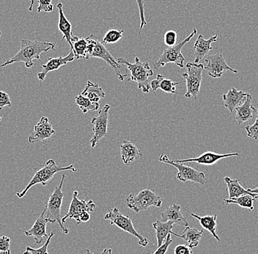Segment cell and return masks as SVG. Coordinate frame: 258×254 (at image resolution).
I'll return each instance as SVG.
<instances>
[{"mask_svg": "<svg viewBox=\"0 0 258 254\" xmlns=\"http://www.w3.org/2000/svg\"><path fill=\"white\" fill-rule=\"evenodd\" d=\"M2 121V118L0 117V121Z\"/></svg>", "mask_w": 258, "mask_h": 254, "instance_id": "50", "label": "cell"}, {"mask_svg": "<svg viewBox=\"0 0 258 254\" xmlns=\"http://www.w3.org/2000/svg\"><path fill=\"white\" fill-rule=\"evenodd\" d=\"M78 191H74L69 212L63 218H62V223H66L68 219L74 218L77 221V224H80L81 215L85 213L94 212L96 205L93 200H80L78 198Z\"/></svg>", "mask_w": 258, "mask_h": 254, "instance_id": "12", "label": "cell"}, {"mask_svg": "<svg viewBox=\"0 0 258 254\" xmlns=\"http://www.w3.org/2000/svg\"><path fill=\"white\" fill-rule=\"evenodd\" d=\"M246 132H247V136L254 140H258V115L257 119L255 120V122L252 125H247L245 127Z\"/></svg>", "mask_w": 258, "mask_h": 254, "instance_id": "38", "label": "cell"}, {"mask_svg": "<svg viewBox=\"0 0 258 254\" xmlns=\"http://www.w3.org/2000/svg\"><path fill=\"white\" fill-rule=\"evenodd\" d=\"M56 8H57L58 12H59L58 29H59V31L62 32V35H63L62 42L64 40H66V41L70 45L71 50H73V48H74V47H73V43L77 41L80 38L73 35L72 24L70 23V22L68 20L66 16H64L63 6H62V3H58Z\"/></svg>", "mask_w": 258, "mask_h": 254, "instance_id": "19", "label": "cell"}, {"mask_svg": "<svg viewBox=\"0 0 258 254\" xmlns=\"http://www.w3.org/2000/svg\"><path fill=\"white\" fill-rule=\"evenodd\" d=\"M110 109V105H105L103 109L99 111L98 117L93 118L91 120V124L93 125V133H94L90 140L92 148H94L100 140L108 137V122H109Z\"/></svg>", "mask_w": 258, "mask_h": 254, "instance_id": "11", "label": "cell"}, {"mask_svg": "<svg viewBox=\"0 0 258 254\" xmlns=\"http://www.w3.org/2000/svg\"><path fill=\"white\" fill-rule=\"evenodd\" d=\"M90 213H84V214H82L80 216V223H82V222H84V223L88 222V221H90Z\"/></svg>", "mask_w": 258, "mask_h": 254, "instance_id": "43", "label": "cell"}, {"mask_svg": "<svg viewBox=\"0 0 258 254\" xmlns=\"http://www.w3.org/2000/svg\"><path fill=\"white\" fill-rule=\"evenodd\" d=\"M69 170L74 171V172H77V169L74 168L73 165L66 166V167H62L61 166H57L55 160L52 159L48 160L45 163L43 168H40L39 171L35 172L33 177H32L30 182H29V184L26 186L25 188L23 190L21 191V192H17L16 195H17L18 198H22L27 193L29 190L32 187L35 186V184H40L43 186L47 185L48 183L51 182L54 175L57 174V173L61 172V171H69Z\"/></svg>", "mask_w": 258, "mask_h": 254, "instance_id": "3", "label": "cell"}, {"mask_svg": "<svg viewBox=\"0 0 258 254\" xmlns=\"http://www.w3.org/2000/svg\"><path fill=\"white\" fill-rule=\"evenodd\" d=\"M180 209H181V207L176 204H173L170 207H167L164 212L161 213V222L172 221L175 224L180 225V226H185V227L188 226V221L182 214Z\"/></svg>", "mask_w": 258, "mask_h": 254, "instance_id": "21", "label": "cell"}, {"mask_svg": "<svg viewBox=\"0 0 258 254\" xmlns=\"http://www.w3.org/2000/svg\"><path fill=\"white\" fill-rule=\"evenodd\" d=\"M120 154L121 160L125 165H129L143 156V153L137 145L128 140H124L121 143Z\"/></svg>", "mask_w": 258, "mask_h": 254, "instance_id": "22", "label": "cell"}, {"mask_svg": "<svg viewBox=\"0 0 258 254\" xmlns=\"http://www.w3.org/2000/svg\"><path fill=\"white\" fill-rule=\"evenodd\" d=\"M88 46L87 48V60L90 58H100L104 61L115 72L119 80L123 81L127 77L125 66L120 64L114 59L104 43L100 42L95 35H90L88 37Z\"/></svg>", "mask_w": 258, "mask_h": 254, "instance_id": "2", "label": "cell"}, {"mask_svg": "<svg viewBox=\"0 0 258 254\" xmlns=\"http://www.w3.org/2000/svg\"><path fill=\"white\" fill-rule=\"evenodd\" d=\"M38 12L42 11L44 12H52L54 6L52 5V0H38Z\"/></svg>", "mask_w": 258, "mask_h": 254, "instance_id": "37", "label": "cell"}, {"mask_svg": "<svg viewBox=\"0 0 258 254\" xmlns=\"http://www.w3.org/2000/svg\"><path fill=\"white\" fill-rule=\"evenodd\" d=\"M191 217L197 218L201 223L202 227L203 229H206L210 234H212L213 237H214L218 242H220V238L216 233V229H217V215H205V216H200L195 214V213H191Z\"/></svg>", "mask_w": 258, "mask_h": 254, "instance_id": "27", "label": "cell"}, {"mask_svg": "<svg viewBox=\"0 0 258 254\" xmlns=\"http://www.w3.org/2000/svg\"><path fill=\"white\" fill-rule=\"evenodd\" d=\"M75 59V55H74V52L72 51V50H71V53L66 57L49 58L46 64L42 65V71L38 73V75H37L38 80L40 82H43L46 79V75H47L48 72L58 70L62 66H66V64L72 62Z\"/></svg>", "mask_w": 258, "mask_h": 254, "instance_id": "16", "label": "cell"}, {"mask_svg": "<svg viewBox=\"0 0 258 254\" xmlns=\"http://www.w3.org/2000/svg\"><path fill=\"white\" fill-rule=\"evenodd\" d=\"M203 233V230L199 231L195 228L186 226L181 234H177L173 231H172V234L184 239L185 241L188 242V246L193 248V247H198L199 245Z\"/></svg>", "mask_w": 258, "mask_h": 254, "instance_id": "26", "label": "cell"}, {"mask_svg": "<svg viewBox=\"0 0 258 254\" xmlns=\"http://www.w3.org/2000/svg\"><path fill=\"white\" fill-rule=\"evenodd\" d=\"M218 35L210 36L209 39H206L203 35H199L198 39L194 45V56H195V63L199 64L205 57L209 56L210 52L213 49L212 44L217 41Z\"/></svg>", "mask_w": 258, "mask_h": 254, "instance_id": "18", "label": "cell"}, {"mask_svg": "<svg viewBox=\"0 0 258 254\" xmlns=\"http://www.w3.org/2000/svg\"><path fill=\"white\" fill-rule=\"evenodd\" d=\"M48 223H54L53 220L46 216V210H43V213L39 218L35 221L31 229L24 231V234L27 237H33L35 244L40 245L42 242L47 240L48 235L46 232V225Z\"/></svg>", "mask_w": 258, "mask_h": 254, "instance_id": "14", "label": "cell"}, {"mask_svg": "<svg viewBox=\"0 0 258 254\" xmlns=\"http://www.w3.org/2000/svg\"><path fill=\"white\" fill-rule=\"evenodd\" d=\"M187 72L183 73L182 77L185 80L186 93L185 98H197L201 90L202 80H203V72L205 69L204 65L196 63H188L185 66Z\"/></svg>", "mask_w": 258, "mask_h": 254, "instance_id": "8", "label": "cell"}, {"mask_svg": "<svg viewBox=\"0 0 258 254\" xmlns=\"http://www.w3.org/2000/svg\"><path fill=\"white\" fill-rule=\"evenodd\" d=\"M248 93L242 90H237L235 87H232L226 94L222 95L224 106L233 113L235 108L241 106L246 99Z\"/></svg>", "mask_w": 258, "mask_h": 254, "instance_id": "20", "label": "cell"}, {"mask_svg": "<svg viewBox=\"0 0 258 254\" xmlns=\"http://www.w3.org/2000/svg\"><path fill=\"white\" fill-rule=\"evenodd\" d=\"M197 33H198V30L196 28H194L192 32L184 40H182L181 42L177 43L175 46L165 48L159 59L153 64V68L156 69H159L161 67L165 66V65L167 64H175L178 67L183 68L185 58L182 54V48L188 41L192 39L193 37Z\"/></svg>", "mask_w": 258, "mask_h": 254, "instance_id": "6", "label": "cell"}, {"mask_svg": "<svg viewBox=\"0 0 258 254\" xmlns=\"http://www.w3.org/2000/svg\"><path fill=\"white\" fill-rule=\"evenodd\" d=\"M138 5L139 11H140V26L139 34H141L143 27L147 24L146 19L145 16V3L144 0H136Z\"/></svg>", "mask_w": 258, "mask_h": 254, "instance_id": "36", "label": "cell"}, {"mask_svg": "<svg viewBox=\"0 0 258 254\" xmlns=\"http://www.w3.org/2000/svg\"><path fill=\"white\" fill-rule=\"evenodd\" d=\"M112 249L111 248H105L104 249V250H103L102 252H101L100 254H112ZM86 253L87 254H95L93 253V252L90 251V250H88V249H87L86 250Z\"/></svg>", "mask_w": 258, "mask_h": 254, "instance_id": "44", "label": "cell"}, {"mask_svg": "<svg viewBox=\"0 0 258 254\" xmlns=\"http://www.w3.org/2000/svg\"><path fill=\"white\" fill-rule=\"evenodd\" d=\"M0 254H11V250H5V251H0Z\"/></svg>", "mask_w": 258, "mask_h": 254, "instance_id": "47", "label": "cell"}, {"mask_svg": "<svg viewBox=\"0 0 258 254\" xmlns=\"http://www.w3.org/2000/svg\"><path fill=\"white\" fill-rule=\"evenodd\" d=\"M31 2V4H30V8H29V11H32V9H33L34 3H35V1L34 0H30Z\"/></svg>", "mask_w": 258, "mask_h": 254, "instance_id": "46", "label": "cell"}, {"mask_svg": "<svg viewBox=\"0 0 258 254\" xmlns=\"http://www.w3.org/2000/svg\"><path fill=\"white\" fill-rule=\"evenodd\" d=\"M10 243H11L10 237L0 234V251L10 250Z\"/></svg>", "mask_w": 258, "mask_h": 254, "instance_id": "42", "label": "cell"}, {"mask_svg": "<svg viewBox=\"0 0 258 254\" xmlns=\"http://www.w3.org/2000/svg\"><path fill=\"white\" fill-rule=\"evenodd\" d=\"M159 161L176 168L178 171L177 179L180 182H185L187 181H190V182L198 183L201 185L206 184V176L204 173L198 171V170L189 166H185L183 163H177L174 160H170L168 156L166 155H161L159 158Z\"/></svg>", "mask_w": 258, "mask_h": 254, "instance_id": "10", "label": "cell"}, {"mask_svg": "<svg viewBox=\"0 0 258 254\" xmlns=\"http://www.w3.org/2000/svg\"><path fill=\"white\" fill-rule=\"evenodd\" d=\"M255 112L256 113H257L258 115V106L257 107V108H255Z\"/></svg>", "mask_w": 258, "mask_h": 254, "instance_id": "48", "label": "cell"}, {"mask_svg": "<svg viewBox=\"0 0 258 254\" xmlns=\"http://www.w3.org/2000/svg\"><path fill=\"white\" fill-rule=\"evenodd\" d=\"M64 179H66V175L62 174L60 182H59V185L56 186L54 192L48 199L47 205L45 207V210H46V216L50 219L53 220L54 222L59 223L62 233L68 234L69 233V230L63 226L62 217H61V208H62V200H63L64 197L62 188Z\"/></svg>", "mask_w": 258, "mask_h": 254, "instance_id": "7", "label": "cell"}, {"mask_svg": "<svg viewBox=\"0 0 258 254\" xmlns=\"http://www.w3.org/2000/svg\"><path fill=\"white\" fill-rule=\"evenodd\" d=\"M2 36V32L1 30H0V38H1Z\"/></svg>", "mask_w": 258, "mask_h": 254, "instance_id": "49", "label": "cell"}, {"mask_svg": "<svg viewBox=\"0 0 258 254\" xmlns=\"http://www.w3.org/2000/svg\"><path fill=\"white\" fill-rule=\"evenodd\" d=\"M181 82H173V81L166 78L161 74H158L156 78L153 80L151 83V89L153 91H156L158 89H161L163 91L168 93H176V86L180 85Z\"/></svg>", "mask_w": 258, "mask_h": 254, "instance_id": "24", "label": "cell"}, {"mask_svg": "<svg viewBox=\"0 0 258 254\" xmlns=\"http://www.w3.org/2000/svg\"><path fill=\"white\" fill-rule=\"evenodd\" d=\"M251 100H252V96L251 94L248 93L246 99L241 106L235 108V111H236V116H235V119L238 122V125L249 121L254 116L255 108L251 105Z\"/></svg>", "mask_w": 258, "mask_h": 254, "instance_id": "23", "label": "cell"}, {"mask_svg": "<svg viewBox=\"0 0 258 254\" xmlns=\"http://www.w3.org/2000/svg\"><path fill=\"white\" fill-rule=\"evenodd\" d=\"M11 105L12 103L8 93L0 90V110L3 109L5 107H11Z\"/></svg>", "mask_w": 258, "mask_h": 254, "instance_id": "40", "label": "cell"}, {"mask_svg": "<svg viewBox=\"0 0 258 254\" xmlns=\"http://www.w3.org/2000/svg\"><path fill=\"white\" fill-rule=\"evenodd\" d=\"M55 43L49 42L22 40L19 51L15 56L2 64L0 67H6L8 65L16 63H24L27 69H31L34 66V60H40V55L43 53H47L50 50L55 51Z\"/></svg>", "mask_w": 258, "mask_h": 254, "instance_id": "1", "label": "cell"}, {"mask_svg": "<svg viewBox=\"0 0 258 254\" xmlns=\"http://www.w3.org/2000/svg\"><path fill=\"white\" fill-rule=\"evenodd\" d=\"M124 30L122 29H112L108 30L103 38L104 44H114L122 39Z\"/></svg>", "mask_w": 258, "mask_h": 254, "instance_id": "33", "label": "cell"}, {"mask_svg": "<svg viewBox=\"0 0 258 254\" xmlns=\"http://www.w3.org/2000/svg\"><path fill=\"white\" fill-rule=\"evenodd\" d=\"M23 254H26L25 253H24Z\"/></svg>", "mask_w": 258, "mask_h": 254, "instance_id": "51", "label": "cell"}, {"mask_svg": "<svg viewBox=\"0 0 258 254\" xmlns=\"http://www.w3.org/2000/svg\"><path fill=\"white\" fill-rule=\"evenodd\" d=\"M56 131L53 129L52 124L49 122L47 117L43 116L39 122L35 125L33 132L29 136L28 142L30 143H38L46 139L51 138L55 135Z\"/></svg>", "mask_w": 258, "mask_h": 254, "instance_id": "15", "label": "cell"}, {"mask_svg": "<svg viewBox=\"0 0 258 254\" xmlns=\"http://www.w3.org/2000/svg\"><path fill=\"white\" fill-rule=\"evenodd\" d=\"M224 180L227 184V190L229 193L228 198H237L243 195H250L255 199L257 198L256 194L251 193L247 190H245L240 184L238 179H231L229 176H226L224 178Z\"/></svg>", "mask_w": 258, "mask_h": 254, "instance_id": "25", "label": "cell"}, {"mask_svg": "<svg viewBox=\"0 0 258 254\" xmlns=\"http://www.w3.org/2000/svg\"><path fill=\"white\" fill-rule=\"evenodd\" d=\"M75 101L83 113H87L88 111H97L100 108L99 103L92 101L82 94L75 97Z\"/></svg>", "mask_w": 258, "mask_h": 254, "instance_id": "31", "label": "cell"}, {"mask_svg": "<svg viewBox=\"0 0 258 254\" xmlns=\"http://www.w3.org/2000/svg\"><path fill=\"white\" fill-rule=\"evenodd\" d=\"M247 190L249 191V192H251V193L256 194V195H257V198H256V199H258V187L254 189L249 188L247 189Z\"/></svg>", "mask_w": 258, "mask_h": 254, "instance_id": "45", "label": "cell"}, {"mask_svg": "<svg viewBox=\"0 0 258 254\" xmlns=\"http://www.w3.org/2000/svg\"><path fill=\"white\" fill-rule=\"evenodd\" d=\"M54 234H55V231H51V232L50 233L47 240L45 242L44 245H43V246L37 249L32 248L31 247H27V249H26L24 253L26 254H48V245H49L51 239L54 237Z\"/></svg>", "mask_w": 258, "mask_h": 254, "instance_id": "34", "label": "cell"}, {"mask_svg": "<svg viewBox=\"0 0 258 254\" xmlns=\"http://www.w3.org/2000/svg\"><path fill=\"white\" fill-rule=\"evenodd\" d=\"M175 254H193L192 248L188 246L181 244V245H177L174 250Z\"/></svg>", "mask_w": 258, "mask_h": 254, "instance_id": "41", "label": "cell"}, {"mask_svg": "<svg viewBox=\"0 0 258 254\" xmlns=\"http://www.w3.org/2000/svg\"><path fill=\"white\" fill-rule=\"evenodd\" d=\"M82 95L87 97L92 101L99 103L100 100L104 98L106 93L102 87L99 86V85L88 81L85 88L82 91Z\"/></svg>", "mask_w": 258, "mask_h": 254, "instance_id": "29", "label": "cell"}, {"mask_svg": "<svg viewBox=\"0 0 258 254\" xmlns=\"http://www.w3.org/2000/svg\"><path fill=\"white\" fill-rule=\"evenodd\" d=\"M164 43L168 47L175 46L177 42V32L174 30H168L164 34Z\"/></svg>", "mask_w": 258, "mask_h": 254, "instance_id": "35", "label": "cell"}, {"mask_svg": "<svg viewBox=\"0 0 258 254\" xmlns=\"http://www.w3.org/2000/svg\"><path fill=\"white\" fill-rule=\"evenodd\" d=\"M239 156L238 153L231 154H221L215 153L213 151H206L203 155L197 157V158H191V159L175 160L177 163H197L198 164L203 165V166H212L215 164L219 160L224 159V158H229V157Z\"/></svg>", "mask_w": 258, "mask_h": 254, "instance_id": "17", "label": "cell"}, {"mask_svg": "<svg viewBox=\"0 0 258 254\" xmlns=\"http://www.w3.org/2000/svg\"><path fill=\"white\" fill-rule=\"evenodd\" d=\"M88 46V38H79L77 41L73 43V50L74 55H75L76 59L84 58L87 59V48Z\"/></svg>", "mask_w": 258, "mask_h": 254, "instance_id": "32", "label": "cell"}, {"mask_svg": "<svg viewBox=\"0 0 258 254\" xmlns=\"http://www.w3.org/2000/svg\"><path fill=\"white\" fill-rule=\"evenodd\" d=\"M255 198L250 195H243L237 198H226L223 200V204L226 205H236L243 209H247L249 211L254 210V200Z\"/></svg>", "mask_w": 258, "mask_h": 254, "instance_id": "30", "label": "cell"}, {"mask_svg": "<svg viewBox=\"0 0 258 254\" xmlns=\"http://www.w3.org/2000/svg\"><path fill=\"white\" fill-rule=\"evenodd\" d=\"M175 224L172 221L167 222H161V221H156L153 223V227L156 230V237L157 239L158 247H160L164 241L167 239L169 234H172V229L173 225Z\"/></svg>", "mask_w": 258, "mask_h": 254, "instance_id": "28", "label": "cell"}, {"mask_svg": "<svg viewBox=\"0 0 258 254\" xmlns=\"http://www.w3.org/2000/svg\"><path fill=\"white\" fill-rule=\"evenodd\" d=\"M172 239L171 238V234L167 236V239L160 247H158L157 250L152 254H165L167 253L169 245L172 244Z\"/></svg>", "mask_w": 258, "mask_h": 254, "instance_id": "39", "label": "cell"}, {"mask_svg": "<svg viewBox=\"0 0 258 254\" xmlns=\"http://www.w3.org/2000/svg\"><path fill=\"white\" fill-rule=\"evenodd\" d=\"M125 201L129 209L133 210L135 213H139L152 206L161 207L163 199L153 191L145 189L140 191L137 195L131 193Z\"/></svg>", "mask_w": 258, "mask_h": 254, "instance_id": "5", "label": "cell"}, {"mask_svg": "<svg viewBox=\"0 0 258 254\" xmlns=\"http://www.w3.org/2000/svg\"><path fill=\"white\" fill-rule=\"evenodd\" d=\"M117 62L126 66L127 69L130 71L131 78L129 80L136 82L138 85V88L140 89L143 93H149L151 86L148 78L152 77L153 71L148 63L141 62L138 57L135 58V61L133 64L121 58L117 59Z\"/></svg>", "mask_w": 258, "mask_h": 254, "instance_id": "4", "label": "cell"}, {"mask_svg": "<svg viewBox=\"0 0 258 254\" xmlns=\"http://www.w3.org/2000/svg\"><path fill=\"white\" fill-rule=\"evenodd\" d=\"M206 62L207 63V66L205 67V69L208 71V74L213 78H220L226 71H230L235 74L238 73V71L232 69L227 64L225 58L222 56V49L216 54L211 56L209 55L206 58Z\"/></svg>", "mask_w": 258, "mask_h": 254, "instance_id": "13", "label": "cell"}, {"mask_svg": "<svg viewBox=\"0 0 258 254\" xmlns=\"http://www.w3.org/2000/svg\"><path fill=\"white\" fill-rule=\"evenodd\" d=\"M104 219L110 221V225H115L119 229L135 236L138 239L139 245L145 247L148 244V239L145 238L135 229L133 222L128 215L121 214L117 207H114L112 211L106 213Z\"/></svg>", "mask_w": 258, "mask_h": 254, "instance_id": "9", "label": "cell"}]
</instances>
